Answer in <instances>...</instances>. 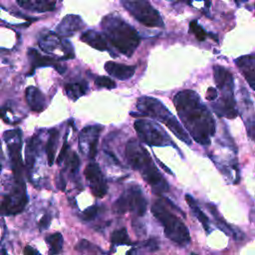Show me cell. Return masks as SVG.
I'll return each mask as SVG.
<instances>
[{"label": "cell", "instance_id": "obj_1", "mask_svg": "<svg viewBox=\"0 0 255 255\" xmlns=\"http://www.w3.org/2000/svg\"><path fill=\"white\" fill-rule=\"evenodd\" d=\"M177 115L192 139L208 145L215 134V120L199 96L191 90L178 92L173 98Z\"/></svg>", "mask_w": 255, "mask_h": 255}, {"label": "cell", "instance_id": "obj_2", "mask_svg": "<svg viewBox=\"0 0 255 255\" xmlns=\"http://www.w3.org/2000/svg\"><path fill=\"white\" fill-rule=\"evenodd\" d=\"M126 155L130 166L138 170L152 190L161 194L168 190V183L153 163L147 150L135 139H129L126 145Z\"/></svg>", "mask_w": 255, "mask_h": 255}, {"label": "cell", "instance_id": "obj_3", "mask_svg": "<svg viewBox=\"0 0 255 255\" xmlns=\"http://www.w3.org/2000/svg\"><path fill=\"white\" fill-rule=\"evenodd\" d=\"M102 28L110 43L127 57H130L139 45L140 38L136 30L118 14L105 16L102 20Z\"/></svg>", "mask_w": 255, "mask_h": 255}, {"label": "cell", "instance_id": "obj_4", "mask_svg": "<svg viewBox=\"0 0 255 255\" xmlns=\"http://www.w3.org/2000/svg\"><path fill=\"white\" fill-rule=\"evenodd\" d=\"M136 108L140 112L139 116H147L164 124L178 139L188 145L192 143L188 132L185 131L176 118L157 99L151 97H140L136 102Z\"/></svg>", "mask_w": 255, "mask_h": 255}, {"label": "cell", "instance_id": "obj_5", "mask_svg": "<svg viewBox=\"0 0 255 255\" xmlns=\"http://www.w3.org/2000/svg\"><path fill=\"white\" fill-rule=\"evenodd\" d=\"M151 212L163 226L164 234L169 240L179 246L189 244L190 234L186 225L166 206L165 200H156L151 206Z\"/></svg>", "mask_w": 255, "mask_h": 255}, {"label": "cell", "instance_id": "obj_6", "mask_svg": "<svg viewBox=\"0 0 255 255\" xmlns=\"http://www.w3.org/2000/svg\"><path fill=\"white\" fill-rule=\"evenodd\" d=\"M134 129L139 139L150 146H173L176 144L171 140L165 130L156 123L148 120H136Z\"/></svg>", "mask_w": 255, "mask_h": 255}, {"label": "cell", "instance_id": "obj_7", "mask_svg": "<svg viewBox=\"0 0 255 255\" xmlns=\"http://www.w3.org/2000/svg\"><path fill=\"white\" fill-rule=\"evenodd\" d=\"M147 207V201L139 186L131 185L124 192L113 204V210L116 213L124 214L128 210L135 213L137 216L144 215Z\"/></svg>", "mask_w": 255, "mask_h": 255}, {"label": "cell", "instance_id": "obj_8", "mask_svg": "<svg viewBox=\"0 0 255 255\" xmlns=\"http://www.w3.org/2000/svg\"><path fill=\"white\" fill-rule=\"evenodd\" d=\"M124 7L142 25L147 27H163L160 14L150 5L148 0H122Z\"/></svg>", "mask_w": 255, "mask_h": 255}, {"label": "cell", "instance_id": "obj_9", "mask_svg": "<svg viewBox=\"0 0 255 255\" xmlns=\"http://www.w3.org/2000/svg\"><path fill=\"white\" fill-rule=\"evenodd\" d=\"M27 201L28 197L23 180H15V186L9 194L4 196L0 209L6 215L17 214L25 208Z\"/></svg>", "mask_w": 255, "mask_h": 255}, {"label": "cell", "instance_id": "obj_10", "mask_svg": "<svg viewBox=\"0 0 255 255\" xmlns=\"http://www.w3.org/2000/svg\"><path fill=\"white\" fill-rule=\"evenodd\" d=\"M3 137L8 147L11 165L15 175V180H22L23 164L21 159V130H7L3 133Z\"/></svg>", "mask_w": 255, "mask_h": 255}, {"label": "cell", "instance_id": "obj_11", "mask_svg": "<svg viewBox=\"0 0 255 255\" xmlns=\"http://www.w3.org/2000/svg\"><path fill=\"white\" fill-rule=\"evenodd\" d=\"M40 48L49 55L58 57L57 50H60L63 54L64 60L73 59L75 56L72 44L65 38L60 37L56 33H47L39 40Z\"/></svg>", "mask_w": 255, "mask_h": 255}, {"label": "cell", "instance_id": "obj_12", "mask_svg": "<svg viewBox=\"0 0 255 255\" xmlns=\"http://www.w3.org/2000/svg\"><path fill=\"white\" fill-rule=\"evenodd\" d=\"M234 85L219 89L222 92L221 98L212 104L213 111L218 117H224L227 119H235L238 115L236 109V102L233 95Z\"/></svg>", "mask_w": 255, "mask_h": 255}, {"label": "cell", "instance_id": "obj_13", "mask_svg": "<svg viewBox=\"0 0 255 255\" xmlns=\"http://www.w3.org/2000/svg\"><path fill=\"white\" fill-rule=\"evenodd\" d=\"M102 127L99 125L89 126L82 129L79 135V147L82 153L87 154L89 158H95L98 151L99 135Z\"/></svg>", "mask_w": 255, "mask_h": 255}, {"label": "cell", "instance_id": "obj_14", "mask_svg": "<svg viewBox=\"0 0 255 255\" xmlns=\"http://www.w3.org/2000/svg\"><path fill=\"white\" fill-rule=\"evenodd\" d=\"M85 176L89 181L92 193L97 197H103L108 191L107 183L104 179L100 166L93 162L89 163L85 168Z\"/></svg>", "mask_w": 255, "mask_h": 255}, {"label": "cell", "instance_id": "obj_15", "mask_svg": "<svg viewBox=\"0 0 255 255\" xmlns=\"http://www.w3.org/2000/svg\"><path fill=\"white\" fill-rule=\"evenodd\" d=\"M242 94H243V97H242L243 108L241 110V116L245 124L248 136L255 141V112H254L253 105L249 98L248 93H246V91L242 89Z\"/></svg>", "mask_w": 255, "mask_h": 255}, {"label": "cell", "instance_id": "obj_16", "mask_svg": "<svg viewBox=\"0 0 255 255\" xmlns=\"http://www.w3.org/2000/svg\"><path fill=\"white\" fill-rule=\"evenodd\" d=\"M84 21L78 15H67L65 16L59 25L56 27V34L62 38L73 36L78 31L84 28Z\"/></svg>", "mask_w": 255, "mask_h": 255}, {"label": "cell", "instance_id": "obj_17", "mask_svg": "<svg viewBox=\"0 0 255 255\" xmlns=\"http://www.w3.org/2000/svg\"><path fill=\"white\" fill-rule=\"evenodd\" d=\"M249 86L255 91V55L243 56L235 61Z\"/></svg>", "mask_w": 255, "mask_h": 255}, {"label": "cell", "instance_id": "obj_18", "mask_svg": "<svg viewBox=\"0 0 255 255\" xmlns=\"http://www.w3.org/2000/svg\"><path fill=\"white\" fill-rule=\"evenodd\" d=\"M59 1L61 0H17V3L26 10L44 13L55 10Z\"/></svg>", "mask_w": 255, "mask_h": 255}, {"label": "cell", "instance_id": "obj_19", "mask_svg": "<svg viewBox=\"0 0 255 255\" xmlns=\"http://www.w3.org/2000/svg\"><path fill=\"white\" fill-rule=\"evenodd\" d=\"M28 56L30 57V60H31V63L33 65V69L31 71V73L33 72V70L35 68H38V67H54L58 73L60 74H63L66 70V67L60 65L55 59H50L48 57H43L39 54V52L35 49H30L29 52H28Z\"/></svg>", "mask_w": 255, "mask_h": 255}, {"label": "cell", "instance_id": "obj_20", "mask_svg": "<svg viewBox=\"0 0 255 255\" xmlns=\"http://www.w3.org/2000/svg\"><path fill=\"white\" fill-rule=\"evenodd\" d=\"M106 71L113 77L119 80H128L134 74L135 67L134 66H127L124 64H119L115 62H107L105 64Z\"/></svg>", "mask_w": 255, "mask_h": 255}, {"label": "cell", "instance_id": "obj_21", "mask_svg": "<svg viewBox=\"0 0 255 255\" xmlns=\"http://www.w3.org/2000/svg\"><path fill=\"white\" fill-rule=\"evenodd\" d=\"M25 97L28 106L34 112L40 113L46 107V101L43 93L36 87H28L25 92Z\"/></svg>", "mask_w": 255, "mask_h": 255}, {"label": "cell", "instance_id": "obj_22", "mask_svg": "<svg viewBox=\"0 0 255 255\" xmlns=\"http://www.w3.org/2000/svg\"><path fill=\"white\" fill-rule=\"evenodd\" d=\"M81 40L91 47L100 50V51H106L108 50V43H107V38L105 35L94 31V30H88L84 32L81 35Z\"/></svg>", "mask_w": 255, "mask_h": 255}, {"label": "cell", "instance_id": "obj_23", "mask_svg": "<svg viewBox=\"0 0 255 255\" xmlns=\"http://www.w3.org/2000/svg\"><path fill=\"white\" fill-rule=\"evenodd\" d=\"M185 200L188 204V206L190 207V209L192 210L193 214L196 216V218L199 220V222L201 223V225L203 226V228L205 229V231L207 233L211 232V228H210V223H209V219L208 217L204 214V212L201 210V208L199 207V205L197 204L196 200L190 195V194H186L185 195Z\"/></svg>", "mask_w": 255, "mask_h": 255}, {"label": "cell", "instance_id": "obj_24", "mask_svg": "<svg viewBox=\"0 0 255 255\" xmlns=\"http://www.w3.org/2000/svg\"><path fill=\"white\" fill-rule=\"evenodd\" d=\"M214 81L218 89L223 87L233 85V76L232 74L221 66H214Z\"/></svg>", "mask_w": 255, "mask_h": 255}, {"label": "cell", "instance_id": "obj_25", "mask_svg": "<svg viewBox=\"0 0 255 255\" xmlns=\"http://www.w3.org/2000/svg\"><path fill=\"white\" fill-rule=\"evenodd\" d=\"M87 90H88V84L85 81L69 83L65 85V92L67 96L73 101H76L80 97L84 96Z\"/></svg>", "mask_w": 255, "mask_h": 255}, {"label": "cell", "instance_id": "obj_26", "mask_svg": "<svg viewBox=\"0 0 255 255\" xmlns=\"http://www.w3.org/2000/svg\"><path fill=\"white\" fill-rule=\"evenodd\" d=\"M49 246V255H57L61 252L63 247V236L59 232L49 234L45 238Z\"/></svg>", "mask_w": 255, "mask_h": 255}, {"label": "cell", "instance_id": "obj_27", "mask_svg": "<svg viewBox=\"0 0 255 255\" xmlns=\"http://www.w3.org/2000/svg\"><path fill=\"white\" fill-rule=\"evenodd\" d=\"M59 137V131L57 129H52L50 131V136L48 138L47 144H46V153L49 165H52L55 158V152H56V145Z\"/></svg>", "mask_w": 255, "mask_h": 255}, {"label": "cell", "instance_id": "obj_28", "mask_svg": "<svg viewBox=\"0 0 255 255\" xmlns=\"http://www.w3.org/2000/svg\"><path fill=\"white\" fill-rule=\"evenodd\" d=\"M37 147H38V138L36 136H34L29 140V142L27 143V148H26V164L29 169H31L34 164Z\"/></svg>", "mask_w": 255, "mask_h": 255}, {"label": "cell", "instance_id": "obj_29", "mask_svg": "<svg viewBox=\"0 0 255 255\" xmlns=\"http://www.w3.org/2000/svg\"><path fill=\"white\" fill-rule=\"evenodd\" d=\"M112 243L123 245V244H130V240L128 238L127 229L125 227L120 228L113 232L112 234Z\"/></svg>", "mask_w": 255, "mask_h": 255}, {"label": "cell", "instance_id": "obj_30", "mask_svg": "<svg viewBox=\"0 0 255 255\" xmlns=\"http://www.w3.org/2000/svg\"><path fill=\"white\" fill-rule=\"evenodd\" d=\"M207 206H208V208L210 209V212H211V214L213 215V217L216 219V222H217L219 228H220L222 231H224L226 234H232L233 236H235L234 233H233V231H232V229H231V227H229L228 224H227V223L221 218V216L218 214V212H217V210H216V207L213 206V205H211V204H207Z\"/></svg>", "mask_w": 255, "mask_h": 255}, {"label": "cell", "instance_id": "obj_31", "mask_svg": "<svg viewBox=\"0 0 255 255\" xmlns=\"http://www.w3.org/2000/svg\"><path fill=\"white\" fill-rule=\"evenodd\" d=\"M189 29H190V32L195 35V37L198 41H204L206 39V37H207L206 32L200 25H198L196 20H193L189 23Z\"/></svg>", "mask_w": 255, "mask_h": 255}, {"label": "cell", "instance_id": "obj_32", "mask_svg": "<svg viewBox=\"0 0 255 255\" xmlns=\"http://www.w3.org/2000/svg\"><path fill=\"white\" fill-rule=\"evenodd\" d=\"M95 84L98 87H102V88H106V89H110V90L116 88V83L112 79H110L109 77H106V76L97 77L95 79Z\"/></svg>", "mask_w": 255, "mask_h": 255}, {"label": "cell", "instance_id": "obj_33", "mask_svg": "<svg viewBox=\"0 0 255 255\" xmlns=\"http://www.w3.org/2000/svg\"><path fill=\"white\" fill-rule=\"evenodd\" d=\"M76 249L79 250V251H81V252L88 251V252H90V253H92V252H94V251H97V252L101 251L97 246L93 245L92 243H90V242L87 241V240H81V241L78 243V245L76 246Z\"/></svg>", "mask_w": 255, "mask_h": 255}, {"label": "cell", "instance_id": "obj_34", "mask_svg": "<svg viewBox=\"0 0 255 255\" xmlns=\"http://www.w3.org/2000/svg\"><path fill=\"white\" fill-rule=\"evenodd\" d=\"M67 166L69 167V170L71 173H75L78 171L79 166H80V158L75 152H72Z\"/></svg>", "mask_w": 255, "mask_h": 255}, {"label": "cell", "instance_id": "obj_35", "mask_svg": "<svg viewBox=\"0 0 255 255\" xmlns=\"http://www.w3.org/2000/svg\"><path fill=\"white\" fill-rule=\"evenodd\" d=\"M98 211H99V207L97 205H93V206H90L88 207L82 214V218L86 221H89V220H93L97 214H98Z\"/></svg>", "mask_w": 255, "mask_h": 255}, {"label": "cell", "instance_id": "obj_36", "mask_svg": "<svg viewBox=\"0 0 255 255\" xmlns=\"http://www.w3.org/2000/svg\"><path fill=\"white\" fill-rule=\"evenodd\" d=\"M66 137H67V133H66V135H65V140H64V143H63V145H62V149H61V151H60V154H59V157H58V160H57V162H58L59 164L64 160V158H65V156H66V154H67V151H68L69 144H68V142H67V140H66Z\"/></svg>", "mask_w": 255, "mask_h": 255}, {"label": "cell", "instance_id": "obj_37", "mask_svg": "<svg viewBox=\"0 0 255 255\" xmlns=\"http://www.w3.org/2000/svg\"><path fill=\"white\" fill-rule=\"evenodd\" d=\"M50 223H51V217H50V215H49V214H45V215L41 218V220H40V222H39V227H40L41 230L47 229V228L49 227Z\"/></svg>", "mask_w": 255, "mask_h": 255}, {"label": "cell", "instance_id": "obj_38", "mask_svg": "<svg viewBox=\"0 0 255 255\" xmlns=\"http://www.w3.org/2000/svg\"><path fill=\"white\" fill-rule=\"evenodd\" d=\"M216 98H217V91H216V89H214L212 87L208 88L207 89V93H206V99L208 101H210V102H213V101L216 100Z\"/></svg>", "mask_w": 255, "mask_h": 255}, {"label": "cell", "instance_id": "obj_39", "mask_svg": "<svg viewBox=\"0 0 255 255\" xmlns=\"http://www.w3.org/2000/svg\"><path fill=\"white\" fill-rule=\"evenodd\" d=\"M24 255H41L35 248L30 245H27L24 248Z\"/></svg>", "mask_w": 255, "mask_h": 255}, {"label": "cell", "instance_id": "obj_40", "mask_svg": "<svg viewBox=\"0 0 255 255\" xmlns=\"http://www.w3.org/2000/svg\"><path fill=\"white\" fill-rule=\"evenodd\" d=\"M234 1L236 2L237 5H240V4H242V3H244V2H246V1H248V0H234Z\"/></svg>", "mask_w": 255, "mask_h": 255}, {"label": "cell", "instance_id": "obj_41", "mask_svg": "<svg viewBox=\"0 0 255 255\" xmlns=\"http://www.w3.org/2000/svg\"><path fill=\"white\" fill-rule=\"evenodd\" d=\"M0 155H2V148H1V142H0Z\"/></svg>", "mask_w": 255, "mask_h": 255}]
</instances>
